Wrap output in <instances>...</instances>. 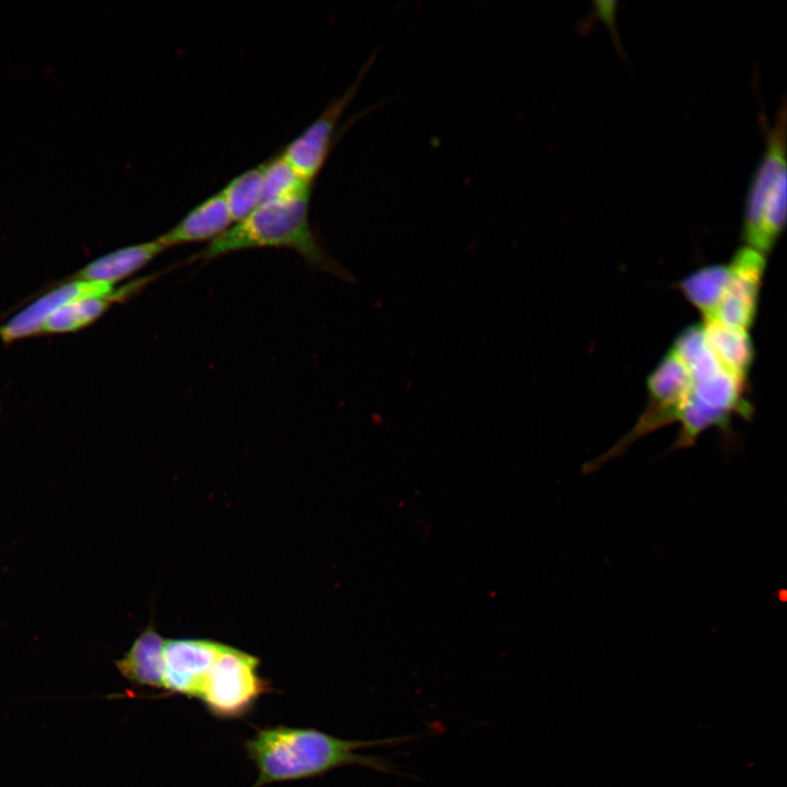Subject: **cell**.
<instances>
[{
  "label": "cell",
  "instance_id": "obj_1",
  "mask_svg": "<svg viewBox=\"0 0 787 787\" xmlns=\"http://www.w3.org/2000/svg\"><path fill=\"white\" fill-rule=\"evenodd\" d=\"M411 736L371 740L342 739L313 728L275 726L258 730L245 742L246 754L258 770L252 787L322 776L342 766L357 765L384 774L401 775L386 757L360 750L397 747Z\"/></svg>",
  "mask_w": 787,
  "mask_h": 787
},
{
  "label": "cell",
  "instance_id": "obj_2",
  "mask_svg": "<svg viewBox=\"0 0 787 787\" xmlns=\"http://www.w3.org/2000/svg\"><path fill=\"white\" fill-rule=\"evenodd\" d=\"M310 195L262 202L197 257L211 260L249 248H287L299 254L312 267L343 277L344 271L324 249L312 228Z\"/></svg>",
  "mask_w": 787,
  "mask_h": 787
},
{
  "label": "cell",
  "instance_id": "obj_3",
  "mask_svg": "<svg viewBox=\"0 0 787 787\" xmlns=\"http://www.w3.org/2000/svg\"><path fill=\"white\" fill-rule=\"evenodd\" d=\"M786 106L767 131L766 149L750 185L743 216V239L763 255L776 244L786 224Z\"/></svg>",
  "mask_w": 787,
  "mask_h": 787
},
{
  "label": "cell",
  "instance_id": "obj_4",
  "mask_svg": "<svg viewBox=\"0 0 787 787\" xmlns=\"http://www.w3.org/2000/svg\"><path fill=\"white\" fill-rule=\"evenodd\" d=\"M259 659L225 645L211 666L199 700L208 712L220 719L247 715L256 702L271 691L269 681L258 673Z\"/></svg>",
  "mask_w": 787,
  "mask_h": 787
},
{
  "label": "cell",
  "instance_id": "obj_5",
  "mask_svg": "<svg viewBox=\"0 0 787 787\" xmlns=\"http://www.w3.org/2000/svg\"><path fill=\"white\" fill-rule=\"evenodd\" d=\"M373 57L362 69L355 83L342 96L333 99L301 134L280 152L295 173L307 183L314 184L322 169L332 148L337 124L356 94L362 78L372 64Z\"/></svg>",
  "mask_w": 787,
  "mask_h": 787
},
{
  "label": "cell",
  "instance_id": "obj_6",
  "mask_svg": "<svg viewBox=\"0 0 787 787\" xmlns=\"http://www.w3.org/2000/svg\"><path fill=\"white\" fill-rule=\"evenodd\" d=\"M728 266L729 282L713 319L748 331L756 314L765 257L745 246L735 254Z\"/></svg>",
  "mask_w": 787,
  "mask_h": 787
},
{
  "label": "cell",
  "instance_id": "obj_7",
  "mask_svg": "<svg viewBox=\"0 0 787 787\" xmlns=\"http://www.w3.org/2000/svg\"><path fill=\"white\" fill-rule=\"evenodd\" d=\"M224 647V644L209 639H166L163 648L164 690L199 700L207 674Z\"/></svg>",
  "mask_w": 787,
  "mask_h": 787
},
{
  "label": "cell",
  "instance_id": "obj_8",
  "mask_svg": "<svg viewBox=\"0 0 787 787\" xmlns=\"http://www.w3.org/2000/svg\"><path fill=\"white\" fill-rule=\"evenodd\" d=\"M115 289V284L71 280L48 291L24 307L0 327V338L11 343L40 333L45 322L62 306L84 296L102 294Z\"/></svg>",
  "mask_w": 787,
  "mask_h": 787
},
{
  "label": "cell",
  "instance_id": "obj_9",
  "mask_svg": "<svg viewBox=\"0 0 787 787\" xmlns=\"http://www.w3.org/2000/svg\"><path fill=\"white\" fill-rule=\"evenodd\" d=\"M155 275H146L109 292L75 299L58 309L44 325L40 333L78 331L101 317L113 304L121 303L137 294Z\"/></svg>",
  "mask_w": 787,
  "mask_h": 787
},
{
  "label": "cell",
  "instance_id": "obj_10",
  "mask_svg": "<svg viewBox=\"0 0 787 787\" xmlns=\"http://www.w3.org/2000/svg\"><path fill=\"white\" fill-rule=\"evenodd\" d=\"M233 219L221 195L216 192L191 209L175 226L156 237L165 247L214 240L225 233Z\"/></svg>",
  "mask_w": 787,
  "mask_h": 787
},
{
  "label": "cell",
  "instance_id": "obj_11",
  "mask_svg": "<svg viewBox=\"0 0 787 787\" xmlns=\"http://www.w3.org/2000/svg\"><path fill=\"white\" fill-rule=\"evenodd\" d=\"M165 249L156 238L125 246L89 262L73 279L115 284L142 269Z\"/></svg>",
  "mask_w": 787,
  "mask_h": 787
},
{
  "label": "cell",
  "instance_id": "obj_12",
  "mask_svg": "<svg viewBox=\"0 0 787 787\" xmlns=\"http://www.w3.org/2000/svg\"><path fill=\"white\" fill-rule=\"evenodd\" d=\"M165 638L149 625L125 656L115 661L119 673L131 684L164 689L163 648Z\"/></svg>",
  "mask_w": 787,
  "mask_h": 787
},
{
  "label": "cell",
  "instance_id": "obj_13",
  "mask_svg": "<svg viewBox=\"0 0 787 787\" xmlns=\"http://www.w3.org/2000/svg\"><path fill=\"white\" fill-rule=\"evenodd\" d=\"M691 383L686 366L670 350L647 379L648 404L669 412L677 421Z\"/></svg>",
  "mask_w": 787,
  "mask_h": 787
},
{
  "label": "cell",
  "instance_id": "obj_14",
  "mask_svg": "<svg viewBox=\"0 0 787 787\" xmlns=\"http://www.w3.org/2000/svg\"><path fill=\"white\" fill-rule=\"evenodd\" d=\"M708 346L725 369L744 379L754 359L752 340L745 330L728 327L716 319L704 320Z\"/></svg>",
  "mask_w": 787,
  "mask_h": 787
},
{
  "label": "cell",
  "instance_id": "obj_15",
  "mask_svg": "<svg viewBox=\"0 0 787 787\" xmlns=\"http://www.w3.org/2000/svg\"><path fill=\"white\" fill-rule=\"evenodd\" d=\"M729 278V266L710 265L690 273L678 283V289L704 320H708L715 317Z\"/></svg>",
  "mask_w": 787,
  "mask_h": 787
},
{
  "label": "cell",
  "instance_id": "obj_16",
  "mask_svg": "<svg viewBox=\"0 0 787 787\" xmlns=\"http://www.w3.org/2000/svg\"><path fill=\"white\" fill-rule=\"evenodd\" d=\"M262 202L312 193L313 184L301 178L279 153L261 164Z\"/></svg>",
  "mask_w": 787,
  "mask_h": 787
},
{
  "label": "cell",
  "instance_id": "obj_17",
  "mask_svg": "<svg viewBox=\"0 0 787 787\" xmlns=\"http://www.w3.org/2000/svg\"><path fill=\"white\" fill-rule=\"evenodd\" d=\"M220 192L233 222L248 216L262 203L261 164L235 176Z\"/></svg>",
  "mask_w": 787,
  "mask_h": 787
}]
</instances>
